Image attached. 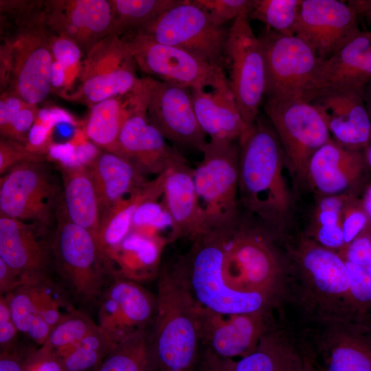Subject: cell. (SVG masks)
<instances>
[{
  "mask_svg": "<svg viewBox=\"0 0 371 371\" xmlns=\"http://www.w3.org/2000/svg\"><path fill=\"white\" fill-rule=\"evenodd\" d=\"M296 251L300 270L317 295L324 302L347 308L350 282L343 256L309 238H302Z\"/></svg>",
  "mask_w": 371,
  "mask_h": 371,
  "instance_id": "25",
  "label": "cell"
},
{
  "mask_svg": "<svg viewBox=\"0 0 371 371\" xmlns=\"http://www.w3.org/2000/svg\"><path fill=\"white\" fill-rule=\"evenodd\" d=\"M302 371H322L318 368L317 365L311 358L307 356L303 357V370Z\"/></svg>",
  "mask_w": 371,
  "mask_h": 371,
  "instance_id": "61",
  "label": "cell"
},
{
  "mask_svg": "<svg viewBox=\"0 0 371 371\" xmlns=\"http://www.w3.org/2000/svg\"><path fill=\"white\" fill-rule=\"evenodd\" d=\"M302 0H254L248 17L284 34H295Z\"/></svg>",
  "mask_w": 371,
  "mask_h": 371,
  "instance_id": "40",
  "label": "cell"
},
{
  "mask_svg": "<svg viewBox=\"0 0 371 371\" xmlns=\"http://www.w3.org/2000/svg\"><path fill=\"white\" fill-rule=\"evenodd\" d=\"M21 97L8 90L0 97V133L3 132L14 115L25 104Z\"/></svg>",
  "mask_w": 371,
  "mask_h": 371,
  "instance_id": "51",
  "label": "cell"
},
{
  "mask_svg": "<svg viewBox=\"0 0 371 371\" xmlns=\"http://www.w3.org/2000/svg\"><path fill=\"white\" fill-rule=\"evenodd\" d=\"M87 169L97 193L101 221L118 203L142 190L150 181L126 159L104 150Z\"/></svg>",
  "mask_w": 371,
  "mask_h": 371,
  "instance_id": "27",
  "label": "cell"
},
{
  "mask_svg": "<svg viewBox=\"0 0 371 371\" xmlns=\"http://www.w3.org/2000/svg\"><path fill=\"white\" fill-rule=\"evenodd\" d=\"M344 260L350 282L347 309L356 320L371 321V276L359 265Z\"/></svg>",
  "mask_w": 371,
  "mask_h": 371,
  "instance_id": "42",
  "label": "cell"
},
{
  "mask_svg": "<svg viewBox=\"0 0 371 371\" xmlns=\"http://www.w3.org/2000/svg\"><path fill=\"white\" fill-rule=\"evenodd\" d=\"M265 60L267 98H301L320 60L313 49L295 34L265 27L259 34Z\"/></svg>",
  "mask_w": 371,
  "mask_h": 371,
  "instance_id": "14",
  "label": "cell"
},
{
  "mask_svg": "<svg viewBox=\"0 0 371 371\" xmlns=\"http://www.w3.org/2000/svg\"><path fill=\"white\" fill-rule=\"evenodd\" d=\"M264 111L282 145L287 166L304 180L309 159L332 139L322 116L301 98H267Z\"/></svg>",
  "mask_w": 371,
  "mask_h": 371,
  "instance_id": "12",
  "label": "cell"
},
{
  "mask_svg": "<svg viewBox=\"0 0 371 371\" xmlns=\"http://www.w3.org/2000/svg\"><path fill=\"white\" fill-rule=\"evenodd\" d=\"M147 88L144 89L122 127L118 155L133 164L144 175L156 177L184 157L150 122L146 111Z\"/></svg>",
  "mask_w": 371,
  "mask_h": 371,
  "instance_id": "17",
  "label": "cell"
},
{
  "mask_svg": "<svg viewBox=\"0 0 371 371\" xmlns=\"http://www.w3.org/2000/svg\"><path fill=\"white\" fill-rule=\"evenodd\" d=\"M50 83L52 91H60V92H63L66 90V70L61 64L55 60H53L51 67Z\"/></svg>",
  "mask_w": 371,
  "mask_h": 371,
  "instance_id": "57",
  "label": "cell"
},
{
  "mask_svg": "<svg viewBox=\"0 0 371 371\" xmlns=\"http://www.w3.org/2000/svg\"><path fill=\"white\" fill-rule=\"evenodd\" d=\"M19 331L12 317L5 295L0 297V348L1 352L18 346Z\"/></svg>",
  "mask_w": 371,
  "mask_h": 371,
  "instance_id": "49",
  "label": "cell"
},
{
  "mask_svg": "<svg viewBox=\"0 0 371 371\" xmlns=\"http://www.w3.org/2000/svg\"><path fill=\"white\" fill-rule=\"evenodd\" d=\"M148 337L153 371H195L201 340L198 304L173 270L162 273Z\"/></svg>",
  "mask_w": 371,
  "mask_h": 371,
  "instance_id": "2",
  "label": "cell"
},
{
  "mask_svg": "<svg viewBox=\"0 0 371 371\" xmlns=\"http://www.w3.org/2000/svg\"><path fill=\"white\" fill-rule=\"evenodd\" d=\"M221 371H302L303 357L289 345L271 337L261 338L256 349L236 362L225 359Z\"/></svg>",
  "mask_w": 371,
  "mask_h": 371,
  "instance_id": "35",
  "label": "cell"
},
{
  "mask_svg": "<svg viewBox=\"0 0 371 371\" xmlns=\"http://www.w3.org/2000/svg\"><path fill=\"white\" fill-rule=\"evenodd\" d=\"M34 352L23 355L19 346L1 352L0 371H27Z\"/></svg>",
  "mask_w": 371,
  "mask_h": 371,
  "instance_id": "52",
  "label": "cell"
},
{
  "mask_svg": "<svg viewBox=\"0 0 371 371\" xmlns=\"http://www.w3.org/2000/svg\"><path fill=\"white\" fill-rule=\"evenodd\" d=\"M14 16L11 42L12 70L8 90L27 103L38 104L52 91V32L46 25L44 1H3L1 12ZM7 90V91H8Z\"/></svg>",
  "mask_w": 371,
  "mask_h": 371,
  "instance_id": "4",
  "label": "cell"
},
{
  "mask_svg": "<svg viewBox=\"0 0 371 371\" xmlns=\"http://www.w3.org/2000/svg\"><path fill=\"white\" fill-rule=\"evenodd\" d=\"M36 120L52 128L58 124H68L73 126L82 124L69 113L58 107L40 109Z\"/></svg>",
  "mask_w": 371,
  "mask_h": 371,
  "instance_id": "53",
  "label": "cell"
},
{
  "mask_svg": "<svg viewBox=\"0 0 371 371\" xmlns=\"http://www.w3.org/2000/svg\"><path fill=\"white\" fill-rule=\"evenodd\" d=\"M359 20L347 1L302 0L295 34L322 60L361 33Z\"/></svg>",
  "mask_w": 371,
  "mask_h": 371,
  "instance_id": "16",
  "label": "cell"
},
{
  "mask_svg": "<svg viewBox=\"0 0 371 371\" xmlns=\"http://www.w3.org/2000/svg\"><path fill=\"white\" fill-rule=\"evenodd\" d=\"M131 231L150 236L175 240L173 221L159 199L148 200L137 209L133 218Z\"/></svg>",
  "mask_w": 371,
  "mask_h": 371,
  "instance_id": "41",
  "label": "cell"
},
{
  "mask_svg": "<svg viewBox=\"0 0 371 371\" xmlns=\"http://www.w3.org/2000/svg\"><path fill=\"white\" fill-rule=\"evenodd\" d=\"M44 14L49 30L74 40L85 56L99 41L113 34L109 0L45 1Z\"/></svg>",
  "mask_w": 371,
  "mask_h": 371,
  "instance_id": "20",
  "label": "cell"
},
{
  "mask_svg": "<svg viewBox=\"0 0 371 371\" xmlns=\"http://www.w3.org/2000/svg\"><path fill=\"white\" fill-rule=\"evenodd\" d=\"M144 86L142 78L139 85L131 93L106 99L90 107L85 133L100 150L118 155L120 133Z\"/></svg>",
  "mask_w": 371,
  "mask_h": 371,
  "instance_id": "32",
  "label": "cell"
},
{
  "mask_svg": "<svg viewBox=\"0 0 371 371\" xmlns=\"http://www.w3.org/2000/svg\"><path fill=\"white\" fill-rule=\"evenodd\" d=\"M199 124L209 139L238 141L249 126L245 123L229 84L206 90L191 89Z\"/></svg>",
  "mask_w": 371,
  "mask_h": 371,
  "instance_id": "28",
  "label": "cell"
},
{
  "mask_svg": "<svg viewBox=\"0 0 371 371\" xmlns=\"http://www.w3.org/2000/svg\"><path fill=\"white\" fill-rule=\"evenodd\" d=\"M27 371H64L60 358L41 348L32 356Z\"/></svg>",
  "mask_w": 371,
  "mask_h": 371,
  "instance_id": "54",
  "label": "cell"
},
{
  "mask_svg": "<svg viewBox=\"0 0 371 371\" xmlns=\"http://www.w3.org/2000/svg\"><path fill=\"white\" fill-rule=\"evenodd\" d=\"M363 207L368 214L371 225V183L366 188L361 198Z\"/></svg>",
  "mask_w": 371,
  "mask_h": 371,
  "instance_id": "59",
  "label": "cell"
},
{
  "mask_svg": "<svg viewBox=\"0 0 371 371\" xmlns=\"http://www.w3.org/2000/svg\"><path fill=\"white\" fill-rule=\"evenodd\" d=\"M229 231L209 232L194 240L174 271L203 308L225 315L262 313L271 295L238 291L225 280V244Z\"/></svg>",
  "mask_w": 371,
  "mask_h": 371,
  "instance_id": "3",
  "label": "cell"
},
{
  "mask_svg": "<svg viewBox=\"0 0 371 371\" xmlns=\"http://www.w3.org/2000/svg\"><path fill=\"white\" fill-rule=\"evenodd\" d=\"M367 168L363 151L347 148L333 139L309 159L304 180L322 196L349 192Z\"/></svg>",
  "mask_w": 371,
  "mask_h": 371,
  "instance_id": "24",
  "label": "cell"
},
{
  "mask_svg": "<svg viewBox=\"0 0 371 371\" xmlns=\"http://www.w3.org/2000/svg\"><path fill=\"white\" fill-rule=\"evenodd\" d=\"M12 70V45L9 38L6 37L3 38L0 47V85L1 93L9 89Z\"/></svg>",
  "mask_w": 371,
  "mask_h": 371,
  "instance_id": "55",
  "label": "cell"
},
{
  "mask_svg": "<svg viewBox=\"0 0 371 371\" xmlns=\"http://www.w3.org/2000/svg\"><path fill=\"white\" fill-rule=\"evenodd\" d=\"M363 95L366 108L371 118V81H370L364 87Z\"/></svg>",
  "mask_w": 371,
  "mask_h": 371,
  "instance_id": "60",
  "label": "cell"
},
{
  "mask_svg": "<svg viewBox=\"0 0 371 371\" xmlns=\"http://www.w3.org/2000/svg\"><path fill=\"white\" fill-rule=\"evenodd\" d=\"M97 325L87 314L79 311H70L52 328L41 348L60 357L81 341Z\"/></svg>",
  "mask_w": 371,
  "mask_h": 371,
  "instance_id": "39",
  "label": "cell"
},
{
  "mask_svg": "<svg viewBox=\"0 0 371 371\" xmlns=\"http://www.w3.org/2000/svg\"><path fill=\"white\" fill-rule=\"evenodd\" d=\"M40 109L38 104L26 102L14 115L5 129L0 133L1 137L25 145L27 142L29 132Z\"/></svg>",
  "mask_w": 371,
  "mask_h": 371,
  "instance_id": "46",
  "label": "cell"
},
{
  "mask_svg": "<svg viewBox=\"0 0 371 371\" xmlns=\"http://www.w3.org/2000/svg\"><path fill=\"white\" fill-rule=\"evenodd\" d=\"M96 371H153L146 330L117 344Z\"/></svg>",
  "mask_w": 371,
  "mask_h": 371,
  "instance_id": "38",
  "label": "cell"
},
{
  "mask_svg": "<svg viewBox=\"0 0 371 371\" xmlns=\"http://www.w3.org/2000/svg\"><path fill=\"white\" fill-rule=\"evenodd\" d=\"M144 79L146 111L152 124L174 145L202 152L208 140L199 124L191 89L149 76Z\"/></svg>",
  "mask_w": 371,
  "mask_h": 371,
  "instance_id": "15",
  "label": "cell"
},
{
  "mask_svg": "<svg viewBox=\"0 0 371 371\" xmlns=\"http://www.w3.org/2000/svg\"><path fill=\"white\" fill-rule=\"evenodd\" d=\"M62 190L45 161L19 164L0 179V215L49 226L60 205Z\"/></svg>",
  "mask_w": 371,
  "mask_h": 371,
  "instance_id": "11",
  "label": "cell"
},
{
  "mask_svg": "<svg viewBox=\"0 0 371 371\" xmlns=\"http://www.w3.org/2000/svg\"><path fill=\"white\" fill-rule=\"evenodd\" d=\"M206 11L218 25L235 20L243 13L250 12L254 0H191Z\"/></svg>",
  "mask_w": 371,
  "mask_h": 371,
  "instance_id": "45",
  "label": "cell"
},
{
  "mask_svg": "<svg viewBox=\"0 0 371 371\" xmlns=\"http://www.w3.org/2000/svg\"><path fill=\"white\" fill-rule=\"evenodd\" d=\"M52 237V254L60 276L84 302L100 300L109 273L95 237L68 219L60 205Z\"/></svg>",
  "mask_w": 371,
  "mask_h": 371,
  "instance_id": "6",
  "label": "cell"
},
{
  "mask_svg": "<svg viewBox=\"0 0 371 371\" xmlns=\"http://www.w3.org/2000/svg\"><path fill=\"white\" fill-rule=\"evenodd\" d=\"M370 225V222L363 207L361 198L348 192L343 208L341 220L344 247L350 244Z\"/></svg>",
  "mask_w": 371,
  "mask_h": 371,
  "instance_id": "44",
  "label": "cell"
},
{
  "mask_svg": "<svg viewBox=\"0 0 371 371\" xmlns=\"http://www.w3.org/2000/svg\"><path fill=\"white\" fill-rule=\"evenodd\" d=\"M198 319L200 339L222 359L248 355L262 338V313L225 315L198 304Z\"/></svg>",
  "mask_w": 371,
  "mask_h": 371,
  "instance_id": "22",
  "label": "cell"
},
{
  "mask_svg": "<svg viewBox=\"0 0 371 371\" xmlns=\"http://www.w3.org/2000/svg\"><path fill=\"white\" fill-rule=\"evenodd\" d=\"M63 177L60 206L74 223L90 232L95 238L101 226V212L97 193L86 167L59 166Z\"/></svg>",
  "mask_w": 371,
  "mask_h": 371,
  "instance_id": "30",
  "label": "cell"
},
{
  "mask_svg": "<svg viewBox=\"0 0 371 371\" xmlns=\"http://www.w3.org/2000/svg\"><path fill=\"white\" fill-rule=\"evenodd\" d=\"M137 69L121 37L109 34L85 56L76 86L59 95L91 107L135 90L142 81Z\"/></svg>",
  "mask_w": 371,
  "mask_h": 371,
  "instance_id": "7",
  "label": "cell"
},
{
  "mask_svg": "<svg viewBox=\"0 0 371 371\" xmlns=\"http://www.w3.org/2000/svg\"><path fill=\"white\" fill-rule=\"evenodd\" d=\"M170 241L163 237L131 232L104 256L108 271L113 278L136 282L147 280L157 271L160 257Z\"/></svg>",
  "mask_w": 371,
  "mask_h": 371,
  "instance_id": "29",
  "label": "cell"
},
{
  "mask_svg": "<svg viewBox=\"0 0 371 371\" xmlns=\"http://www.w3.org/2000/svg\"><path fill=\"white\" fill-rule=\"evenodd\" d=\"M113 11V34L122 36L151 23L180 0H109Z\"/></svg>",
  "mask_w": 371,
  "mask_h": 371,
  "instance_id": "36",
  "label": "cell"
},
{
  "mask_svg": "<svg viewBox=\"0 0 371 371\" xmlns=\"http://www.w3.org/2000/svg\"><path fill=\"white\" fill-rule=\"evenodd\" d=\"M355 10L359 19H363L371 27V0H349L346 1Z\"/></svg>",
  "mask_w": 371,
  "mask_h": 371,
  "instance_id": "58",
  "label": "cell"
},
{
  "mask_svg": "<svg viewBox=\"0 0 371 371\" xmlns=\"http://www.w3.org/2000/svg\"><path fill=\"white\" fill-rule=\"evenodd\" d=\"M225 53L229 87L249 126L258 117L265 94L266 74L262 47L247 13L234 20L228 30Z\"/></svg>",
  "mask_w": 371,
  "mask_h": 371,
  "instance_id": "13",
  "label": "cell"
},
{
  "mask_svg": "<svg viewBox=\"0 0 371 371\" xmlns=\"http://www.w3.org/2000/svg\"><path fill=\"white\" fill-rule=\"evenodd\" d=\"M193 171L183 157L165 172L161 201L173 221L175 240L185 237L193 241L207 233L198 205Z\"/></svg>",
  "mask_w": 371,
  "mask_h": 371,
  "instance_id": "26",
  "label": "cell"
},
{
  "mask_svg": "<svg viewBox=\"0 0 371 371\" xmlns=\"http://www.w3.org/2000/svg\"><path fill=\"white\" fill-rule=\"evenodd\" d=\"M371 81V30L361 31L335 54L319 60L301 98H314L341 89L363 91Z\"/></svg>",
  "mask_w": 371,
  "mask_h": 371,
  "instance_id": "19",
  "label": "cell"
},
{
  "mask_svg": "<svg viewBox=\"0 0 371 371\" xmlns=\"http://www.w3.org/2000/svg\"><path fill=\"white\" fill-rule=\"evenodd\" d=\"M194 168L198 205L207 232L233 229L240 222L238 144L209 139Z\"/></svg>",
  "mask_w": 371,
  "mask_h": 371,
  "instance_id": "5",
  "label": "cell"
},
{
  "mask_svg": "<svg viewBox=\"0 0 371 371\" xmlns=\"http://www.w3.org/2000/svg\"><path fill=\"white\" fill-rule=\"evenodd\" d=\"M53 129L36 119L28 134L27 148L33 153L44 156L53 144Z\"/></svg>",
  "mask_w": 371,
  "mask_h": 371,
  "instance_id": "50",
  "label": "cell"
},
{
  "mask_svg": "<svg viewBox=\"0 0 371 371\" xmlns=\"http://www.w3.org/2000/svg\"><path fill=\"white\" fill-rule=\"evenodd\" d=\"M45 156L30 151L25 144L9 139L0 140V174L4 175L15 166L27 161H45Z\"/></svg>",
  "mask_w": 371,
  "mask_h": 371,
  "instance_id": "47",
  "label": "cell"
},
{
  "mask_svg": "<svg viewBox=\"0 0 371 371\" xmlns=\"http://www.w3.org/2000/svg\"><path fill=\"white\" fill-rule=\"evenodd\" d=\"M51 50L53 59L61 64L66 70L67 88L63 92L67 91L73 86L72 82L78 76L82 63L81 57L84 54L80 46L74 40L53 33L51 40Z\"/></svg>",
  "mask_w": 371,
  "mask_h": 371,
  "instance_id": "43",
  "label": "cell"
},
{
  "mask_svg": "<svg viewBox=\"0 0 371 371\" xmlns=\"http://www.w3.org/2000/svg\"><path fill=\"white\" fill-rule=\"evenodd\" d=\"M137 69L147 76L192 89L229 84L224 69L135 32L120 36Z\"/></svg>",
  "mask_w": 371,
  "mask_h": 371,
  "instance_id": "10",
  "label": "cell"
},
{
  "mask_svg": "<svg viewBox=\"0 0 371 371\" xmlns=\"http://www.w3.org/2000/svg\"><path fill=\"white\" fill-rule=\"evenodd\" d=\"M47 227L0 215V259L21 276H45L52 241Z\"/></svg>",
  "mask_w": 371,
  "mask_h": 371,
  "instance_id": "23",
  "label": "cell"
},
{
  "mask_svg": "<svg viewBox=\"0 0 371 371\" xmlns=\"http://www.w3.org/2000/svg\"><path fill=\"white\" fill-rule=\"evenodd\" d=\"M363 91L341 89L309 102L322 116L334 141L359 150H363L371 137V118Z\"/></svg>",
  "mask_w": 371,
  "mask_h": 371,
  "instance_id": "21",
  "label": "cell"
},
{
  "mask_svg": "<svg viewBox=\"0 0 371 371\" xmlns=\"http://www.w3.org/2000/svg\"><path fill=\"white\" fill-rule=\"evenodd\" d=\"M362 151L367 168L371 171V137Z\"/></svg>",
  "mask_w": 371,
  "mask_h": 371,
  "instance_id": "62",
  "label": "cell"
},
{
  "mask_svg": "<svg viewBox=\"0 0 371 371\" xmlns=\"http://www.w3.org/2000/svg\"><path fill=\"white\" fill-rule=\"evenodd\" d=\"M24 278L0 259V293L5 295L23 282Z\"/></svg>",
  "mask_w": 371,
  "mask_h": 371,
  "instance_id": "56",
  "label": "cell"
},
{
  "mask_svg": "<svg viewBox=\"0 0 371 371\" xmlns=\"http://www.w3.org/2000/svg\"><path fill=\"white\" fill-rule=\"evenodd\" d=\"M99 300L97 324L115 344L145 330L155 317L156 297L132 280L114 278Z\"/></svg>",
  "mask_w": 371,
  "mask_h": 371,
  "instance_id": "18",
  "label": "cell"
},
{
  "mask_svg": "<svg viewBox=\"0 0 371 371\" xmlns=\"http://www.w3.org/2000/svg\"><path fill=\"white\" fill-rule=\"evenodd\" d=\"M45 277H24L21 284L5 295L19 333L40 346L51 331L40 315V282Z\"/></svg>",
  "mask_w": 371,
  "mask_h": 371,
  "instance_id": "34",
  "label": "cell"
},
{
  "mask_svg": "<svg viewBox=\"0 0 371 371\" xmlns=\"http://www.w3.org/2000/svg\"><path fill=\"white\" fill-rule=\"evenodd\" d=\"M165 172L150 180L140 191L121 201L102 218L98 243L103 258L131 232L138 207L146 201L161 198Z\"/></svg>",
  "mask_w": 371,
  "mask_h": 371,
  "instance_id": "33",
  "label": "cell"
},
{
  "mask_svg": "<svg viewBox=\"0 0 371 371\" xmlns=\"http://www.w3.org/2000/svg\"><path fill=\"white\" fill-rule=\"evenodd\" d=\"M330 340L322 371H371V321L347 322Z\"/></svg>",
  "mask_w": 371,
  "mask_h": 371,
  "instance_id": "31",
  "label": "cell"
},
{
  "mask_svg": "<svg viewBox=\"0 0 371 371\" xmlns=\"http://www.w3.org/2000/svg\"><path fill=\"white\" fill-rule=\"evenodd\" d=\"M338 252L346 260L363 268L371 276V225Z\"/></svg>",
  "mask_w": 371,
  "mask_h": 371,
  "instance_id": "48",
  "label": "cell"
},
{
  "mask_svg": "<svg viewBox=\"0 0 371 371\" xmlns=\"http://www.w3.org/2000/svg\"><path fill=\"white\" fill-rule=\"evenodd\" d=\"M116 344L97 325L70 350L58 357L64 371H96Z\"/></svg>",
  "mask_w": 371,
  "mask_h": 371,
  "instance_id": "37",
  "label": "cell"
},
{
  "mask_svg": "<svg viewBox=\"0 0 371 371\" xmlns=\"http://www.w3.org/2000/svg\"><path fill=\"white\" fill-rule=\"evenodd\" d=\"M238 144L239 206L268 232H280L289 219L292 200L277 134L258 116Z\"/></svg>",
  "mask_w": 371,
  "mask_h": 371,
  "instance_id": "1",
  "label": "cell"
},
{
  "mask_svg": "<svg viewBox=\"0 0 371 371\" xmlns=\"http://www.w3.org/2000/svg\"><path fill=\"white\" fill-rule=\"evenodd\" d=\"M135 31L223 69L227 64L228 30L216 24L191 0H180L157 19Z\"/></svg>",
  "mask_w": 371,
  "mask_h": 371,
  "instance_id": "8",
  "label": "cell"
},
{
  "mask_svg": "<svg viewBox=\"0 0 371 371\" xmlns=\"http://www.w3.org/2000/svg\"><path fill=\"white\" fill-rule=\"evenodd\" d=\"M262 227H251L241 221L229 231L225 244L223 276L233 289L271 295L281 265Z\"/></svg>",
  "mask_w": 371,
  "mask_h": 371,
  "instance_id": "9",
  "label": "cell"
}]
</instances>
